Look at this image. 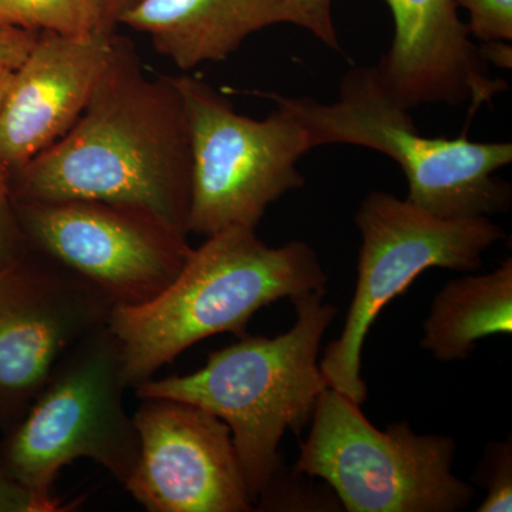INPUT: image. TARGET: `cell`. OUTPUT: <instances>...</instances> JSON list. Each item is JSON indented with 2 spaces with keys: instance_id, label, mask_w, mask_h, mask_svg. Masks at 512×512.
Instances as JSON below:
<instances>
[{
  "instance_id": "1",
  "label": "cell",
  "mask_w": 512,
  "mask_h": 512,
  "mask_svg": "<svg viewBox=\"0 0 512 512\" xmlns=\"http://www.w3.org/2000/svg\"><path fill=\"white\" fill-rule=\"evenodd\" d=\"M15 202L101 201L151 212L187 232L190 131L173 76L151 79L127 40L82 116L12 171Z\"/></svg>"
},
{
  "instance_id": "2",
  "label": "cell",
  "mask_w": 512,
  "mask_h": 512,
  "mask_svg": "<svg viewBox=\"0 0 512 512\" xmlns=\"http://www.w3.org/2000/svg\"><path fill=\"white\" fill-rule=\"evenodd\" d=\"M326 284L319 256L306 242L269 247L252 228L207 237L160 295L111 311L109 326L121 345L128 386L150 380L201 340L220 333L242 338L265 306L325 293Z\"/></svg>"
},
{
  "instance_id": "3",
  "label": "cell",
  "mask_w": 512,
  "mask_h": 512,
  "mask_svg": "<svg viewBox=\"0 0 512 512\" xmlns=\"http://www.w3.org/2000/svg\"><path fill=\"white\" fill-rule=\"evenodd\" d=\"M325 293L293 299L296 323L275 338L245 335L212 352L207 365L184 376L146 380L138 399L165 397L201 407L231 430L248 493L254 501L284 467L279 444L288 430L301 433L328 387L320 372V342L335 319Z\"/></svg>"
},
{
  "instance_id": "4",
  "label": "cell",
  "mask_w": 512,
  "mask_h": 512,
  "mask_svg": "<svg viewBox=\"0 0 512 512\" xmlns=\"http://www.w3.org/2000/svg\"><path fill=\"white\" fill-rule=\"evenodd\" d=\"M251 94L288 110L305 127L312 148L349 144L393 158L409 183L407 200L437 217H490L510 208V184L494 175L511 164L512 144L423 136L377 66L348 70L332 103L259 90Z\"/></svg>"
},
{
  "instance_id": "5",
  "label": "cell",
  "mask_w": 512,
  "mask_h": 512,
  "mask_svg": "<svg viewBox=\"0 0 512 512\" xmlns=\"http://www.w3.org/2000/svg\"><path fill=\"white\" fill-rule=\"evenodd\" d=\"M123 352L109 323L67 350L42 392L0 446V467L29 494L32 512L62 511L60 471L80 458L126 484L140 454Z\"/></svg>"
},
{
  "instance_id": "6",
  "label": "cell",
  "mask_w": 512,
  "mask_h": 512,
  "mask_svg": "<svg viewBox=\"0 0 512 512\" xmlns=\"http://www.w3.org/2000/svg\"><path fill=\"white\" fill-rule=\"evenodd\" d=\"M293 467L320 478L349 512H457L474 488L453 473V437L416 434L409 423L376 429L359 404L326 387Z\"/></svg>"
},
{
  "instance_id": "7",
  "label": "cell",
  "mask_w": 512,
  "mask_h": 512,
  "mask_svg": "<svg viewBox=\"0 0 512 512\" xmlns=\"http://www.w3.org/2000/svg\"><path fill=\"white\" fill-rule=\"evenodd\" d=\"M355 222L362 234L355 295L342 333L329 343L319 367L330 389L362 406L363 345L384 306L427 269L477 271L485 251L505 232L490 217L441 218L384 191L367 195Z\"/></svg>"
},
{
  "instance_id": "8",
  "label": "cell",
  "mask_w": 512,
  "mask_h": 512,
  "mask_svg": "<svg viewBox=\"0 0 512 512\" xmlns=\"http://www.w3.org/2000/svg\"><path fill=\"white\" fill-rule=\"evenodd\" d=\"M174 79L190 131L188 234L256 229L269 205L305 185L298 170L312 150L305 127L278 106L264 120L251 119L197 77Z\"/></svg>"
},
{
  "instance_id": "9",
  "label": "cell",
  "mask_w": 512,
  "mask_h": 512,
  "mask_svg": "<svg viewBox=\"0 0 512 512\" xmlns=\"http://www.w3.org/2000/svg\"><path fill=\"white\" fill-rule=\"evenodd\" d=\"M15 205L29 248L82 275L114 306L156 298L194 251L187 232L140 208L83 200Z\"/></svg>"
},
{
  "instance_id": "10",
  "label": "cell",
  "mask_w": 512,
  "mask_h": 512,
  "mask_svg": "<svg viewBox=\"0 0 512 512\" xmlns=\"http://www.w3.org/2000/svg\"><path fill=\"white\" fill-rule=\"evenodd\" d=\"M114 303L72 269L30 249L0 271V426L25 417L59 360L109 323Z\"/></svg>"
},
{
  "instance_id": "11",
  "label": "cell",
  "mask_w": 512,
  "mask_h": 512,
  "mask_svg": "<svg viewBox=\"0 0 512 512\" xmlns=\"http://www.w3.org/2000/svg\"><path fill=\"white\" fill-rule=\"evenodd\" d=\"M140 400L133 416L140 454L124 488L144 510H255L225 421L180 400Z\"/></svg>"
},
{
  "instance_id": "12",
  "label": "cell",
  "mask_w": 512,
  "mask_h": 512,
  "mask_svg": "<svg viewBox=\"0 0 512 512\" xmlns=\"http://www.w3.org/2000/svg\"><path fill=\"white\" fill-rule=\"evenodd\" d=\"M114 33H40L13 74L0 114V163L18 170L82 116L113 59Z\"/></svg>"
},
{
  "instance_id": "13",
  "label": "cell",
  "mask_w": 512,
  "mask_h": 512,
  "mask_svg": "<svg viewBox=\"0 0 512 512\" xmlns=\"http://www.w3.org/2000/svg\"><path fill=\"white\" fill-rule=\"evenodd\" d=\"M392 46L377 64L387 89L406 109L421 104L491 106L508 89L488 73L456 0H386Z\"/></svg>"
},
{
  "instance_id": "14",
  "label": "cell",
  "mask_w": 512,
  "mask_h": 512,
  "mask_svg": "<svg viewBox=\"0 0 512 512\" xmlns=\"http://www.w3.org/2000/svg\"><path fill=\"white\" fill-rule=\"evenodd\" d=\"M281 23L292 25L285 0H141L120 19L185 72L224 62L252 33Z\"/></svg>"
},
{
  "instance_id": "15",
  "label": "cell",
  "mask_w": 512,
  "mask_h": 512,
  "mask_svg": "<svg viewBox=\"0 0 512 512\" xmlns=\"http://www.w3.org/2000/svg\"><path fill=\"white\" fill-rule=\"evenodd\" d=\"M512 332V259L485 275L447 282L423 323L421 348L439 362L473 355L481 339Z\"/></svg>"
},
{
  "instance_id": "16",
  "label": "cell",
  "mask_w": 512,
  "mask_h": 512,
  "mask_svg": "<svg viewBox=\"0 0 512 512\" xmlns=\"http://www.w3.org/2000/svg\"><path fill=\"white\" fill-rule=\"evenodd\" d=\"M0 23L70 36L101 32L93 0H0Z\"/></svg>"
},
{
  "instance_id": "17",
  "label": "cell",
  "mask_w": 512,
  "mask_h": 512,
  "mask_svg": "<svg viewBox=\"0 0 512 512\" xmlns=\"http://www.w3.org/2000/svg\"><path fill=\"white\" fill-rule=\"evenodd\" d=\"M476 476L478 483L487 488V497L477 511L510 512L512 510L511 440L497 441L487 447Z\"/></svg>"
},
{
  "instance_id": "18",
  "label": "cell",
  "mask_w": 512,
  "mask_h": 512,
  "mask_svg": "<svg viewBox=\"0 0 512 512\" xmlns=\"http://www.w3.org/2000/svg\"><path fill=\"white\" fill-rule=\"evenodd\" d=\"M10 180L12 171L0 163V271L12 268L30 251L16 211Z\"/></svg>"
},
{
  "instance_id": "19",
  "label": "cell",
  "mask_w": 512,
  "mask_h": 512,
  "mask_svg": "<svg viewBox=\"0 0 512 512\" xmlns=\"http://www.w3.org/2000/svg\"><path fill=\"white\" fill-rule=\"evenodd\" d=\"M468 13L471 36L484 43L511 42L512 0H456Z\"/></svg>"
},
{
  "instance_id": "20",
  "label": "cell",
  "mask_w": 512,
  "mask_h": 512,
  "mask_svg": "<svg viewBox=\"0 0 512 512\" xmlns=\"http://www.w3.org/2000/svg\"><path fill=\"white\" fill-rule=\"evenodd\" d=\"M292 25L306 29L329 49L340 52L338 32L332 18V0H285Z\"/></svg>"
},
{
  "instance_id": "21",
  "label": "cell",
  "mask_w": 512,
  "mask_h": 512,
  "mask_svg": "<svg viewBox=\"0 0 512 512\" xmlns=\"http://www.w3.org/2000/svg\"><path fill=\"white\" fill-rule=\"evenodd\" d=\"M42 32H33L0 23V66L18 69L25 62Z\"/></svg>"
},
{
  "instance_id": "22",
  "label": "cell",
  "mask_w": 512,
  "mask_h": 512,
  "mask_svg": "<svg viewBox=\"0 0 512 512\" xmlns=\"http://www.w3.org/2000/svg\"><path fill=\"white\" fill-rule=\"evenodd\" d=\"M0 512H32L29 494L0 467Z\"/></svg>"
},
{
  "instance_id": "23",
  "label": "cell",
  "mask_w": 512,
  "mask_h": 512,
  "mask_svg": "<svg viewBox=\"0 0 512 512\" xmlns=\"http://www.w3.org/2000/svg\"><path fill=\"white\" fill-rule=\"evenodd\" d=\"M141 0H93L99 13L101 32L114 33L120 25L121 16L140 3Z\"/></svg>"
},
{
  "instance_id": "24",
  "label": "cell",
  "mask_w": 512,
  "mask_h": 512,
  "mask_svg": "<svg viewBox=\"0 0 512 512\" xmlns=\"http://www.w3.org/2000/svg\"><path fill=\"white\" fill-rule=\"evenodd\" d=\"M480 49L485 62H493L504 69H511L512 47L507 45V42L485 43Z\"/></svg>"
},
{
  "instance_id": "25",
  "label": "cell",
  "mask_w": 512,
  "mask_h": 512,
  "mask_svg": "<svg viewBox=\"0 0 512 512\" xmlns=\"http://www.w3.org/2000/svg\"><path fill=\"white\" fill-rule=\"evenodd\" d=\"M15 70L12 67L0 66V114H2L3 104H5L6 96H8Z\"/></svg>"
}]
</instances>
